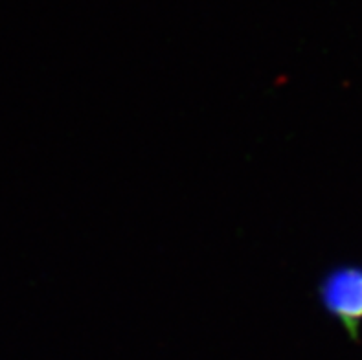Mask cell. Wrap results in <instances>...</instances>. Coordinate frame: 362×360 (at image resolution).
Returning <instances> with one entry per match:
<instances>
[{"mask_svg": "<svg viewBox=\"0 0 362 360\" xmlns=\"http://www.w3.org/2000/svg\"><path fill=\"white\" fill-rule=\"evenodd\" d=\"M318 301L354 342L362 331V265H337L318 283Z\"/></svg>", "mask_w": 362, "mask_h": 360, "instance_id": "obj_1", "label": "cell"}]
</instances>
